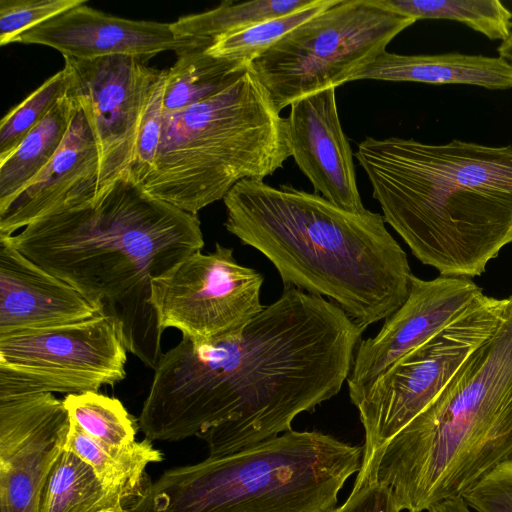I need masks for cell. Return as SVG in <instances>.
<instances>
[{
	"label": "cell",
	"mask_w": 512,
	"mask_h": 512,
	"mask_svg": "<svg viewBox=\"0 0 512 512\" xmlns=\"http://www.w3.org/2000/svg\"><path fill=\"white\" fill-rule=\"evenodd\" d=\"M363 331L330 300L284 286L239 334L213 343L182 336L163 352L139 428L151 441L197 436L209 457L288 432L340 392Z\"/></svg>",
	"instance_id": "1"
},
{
	"label": "cell",
	"mask_w": 512,
	"mask_h": 512,
	"mask_svg": "<svg viewBox=\"0 0 512 512\" xmlns=\"http://www.w3.org/2000/svg\"><path fill=\"white\" fill-rule=\"evenodd\" d=\"M10 238L31 261L103 305L128 352L155 369L163 352L151 283L204 246L197 215L148 194L127 173L93 202Z\"/></svg>",
	"instance_id": "2"
},
{
	"label": "cell",
	"mask_w": 512,
	"mask_h": 512,
	"mask_svg": "<svg viewBox=\"0 0 512 512\" xmlns=\"http://www.w3.org/2000/svg\"><path fill=\"white\" fill-rule=\"evenodd\" d=\"M356 159L385 223L442 276H480L512 243V145L366 137Z\"/></svg>",
	"instance_id": "3"
},
{
	"label": "cell",
	"mask_w": 512,
	"mask_h": 512,
	"mask_svg": "<svg viewBox=\"0 0 512 512\" xmlns=\"http://www.w3.org/2000/svg\"><path fill=\"white\" fill-rule=\"evenodd\" d=\"M223 201L226 230L261 252L284 286L327 297L362 329L407 299L413 274L383 215L255 179L237 183Z\"/></svg>",
	"instance_id": "4"
},
{
	"label": "cell",
	"mask_w": 512,
	"mask_h": 512,
	"mask_svg": "<svg viewBox=\"0 0 512 512\" xmlns=\"http://www.w3.org/2000/svg\"><path fill=\"white\" fill-rule=\"evenodd\" d=\"M512 458V295L491 335L438 396L362 467L353 486L387 487L400 511L464 494Z\"/></svg>",
	"instance_id": "5"
},
{
	"label": "cell",
	"mask_w": 512,
	"mask_h": 512,
	"mask_svg": "<svg viewBox=\"0 0 512 512\" xmlns=\"http://www.w3.org/2000/svg\"><path fill=\"white\" fill-rule=\"evenodd\" d=\"M363 447L290 430L236 453L164 472L128 512H327L359 472Z\"/></svg>",
	"instance_id": "6"
},
{
	"label": "cell",
	"mask_w": 512,
	"mask_h": 512,
	"mask_svg": "<svg viewBox=\"0 0 512 512\" xmlns=\"http://www.w3.org/2000/svg\"><path fill=\"white\" fill-rule=\"evenodd\" d=\"M291 156L286 118L249 68L219 94L163 112L151 196L197 215L244 179L261 180Z\"/></svg>",
	"instance_id": "7"
},
{
	"label": "cell",
	"mask_w": 512,
	"mask_h": 512,
	"mask_svg": "<svg viewBox=\"0 0 512 512\" xmlns=\"http://www.w3.org/2000/svg\"><path fill=\"white\" fill-rule=\"evenodd\" d=\"M415 22L376 0H335L286 33L250 68L281 111L349 82Z\"/></svg>",
	"instance_id": "8"
},
{
	"label": "cell",
	"mask_w": 512,
	"mask_h": 512,
	"mask_svg": "<svg viewBox=\"0 0 512 512\" xmlns=\"http://www.w3.org/2000/svg\"><path fill=\"white\" fill-rule=\"evenodd\" d=\"M504 303L505 298L482 293L351 401L364 428L361 468L438 396L470 354L491 335Z\"/></svg>",
	"instance_id": "9"
},
{
	"label": "cell",
	"mask_w": 512,
	"mask_h": 512,
	"mask_svg": "<svg viewBox=\"0 0 512 512\" xmlns=\"http://www.w3.org/2000/svg\"><path fill=\"white\" fill-rule=\"evenodd\" d=\"M123 327L102 312L86 320L0 334V398L77 394L126 376Z\"/></svg>",
	"instance_id": "10"
},
{
	"label": "cell",
	"mask_w": 512,
	"mask_h": 512,
	"mask_svg": "<svg viewBox=\"0 0 512 512\" xmlns=\"http://www.w3.org/2000/svg\"><path fill=\"white\" fill-rule=\"evenodd\" d=\"M263 281L216 243L213 252L197 251L153 279L150 303L162 332L175 328L194 343H213L239 334L263 311Z\"/></svg>",
	"instance_id": "11"
},
{
	"label": "cell",
	"mask_w": 512,
	"mask_h": 512,
	"mask_svg": "<svg viewBox=\"0 0 512 512\" xmlns=\"http://www.w3.org/2000/svg\"><path fill=\"white\" fill-rule=\"evenodd\" d=\"M64 61L67 92L84 112L99 152L97 198L129 170L140 122L161 70L148 66L144 58L126 55Z\"/></svg>",
	"instance_id": "12"
},
{
	"label": "cell",
	"mask_w": 512,
	"mask_h": 512,
	"mask_svg": "<svg viewBox=\"0 0 512 512\" xmlns=\"http://www.w3.org/2000/svg\"><path fill=\"white\" fill-rule=\"evenodd\" d=\"M70 428L53 393L0 398V512H38Z\"/></svg>",
	"instance_id": "13"
},
{
	"label": "cell",
	"mask_w": 512,
	"mask_h": 512,
	"mask_svg": "<svg viewBox=\"0 0 512 512\" xmlns=\"http://www.w3.org/2000/svg\"><path fill=\"white\" fill-rule=\"evenodd\" d=\"M482 289L471 278H411L409 295L380 331L359 343L347 378L354 400L392 364L415 349L464 311Z\"/></svg>",
	"instance_id": "14"
},
{
	"label": "cell",
	"mask_w": 512,
	"mask_h": 512,
	"mask_svg": "<svg viewBox=\"0 0 512 512\" xmlns=\"http://www.w3.org/2000/svg\"><path fill=\"white\" fill-rule=\"evenodd\" d=\"M86 3L22 33L13 43L48 46L64 57L80 60L113 55L149 60L164 51L177 54L211 46L202 40L176 35L170 23L121 18L95 10Z\"/></svg>",
	"instance_id": "15"
},
{
	"label": "cell",
	"mask_w": 512,
	"mask_h": 512,
	"mask_svg": "<svg viewBox=\"0 0 512 512\" xmlns=\"http://www.w3.org/2000/svg\"><path fill=\"white\" fill-rule=\"evenodd\" d=\"M286 134L291 156L317 194L349 212L366 210L338 115L335 89L293 102L286 118Z\"/></svg>",
	"instance_id": "16"
},
{
	"label": "cell",
	"mask_w": 512,
	"mask_h": 512,
	"mask_svg": "<svg viewBox=\"0 0 512 512\" xmlns=\"http://www.w3.org/2000/svg\"><path fill=\"white\" fill-rule=\"evenodd\" d=\"M98 176V148L87 118L78 105L56 155L0 211V236H12L37 220L93 202Z\"/></svg>",
	"instance_id": "17"
},
{
	"label": "cell",
	"mask_w": 512,
	"mask_h": 512,
	"mask_svg": "<svg viewBox=\"0 0 512 512\" xmlns=\"http://www.w3.org/2000/svg\"><path fill=\"white\" fill-rule=\"evenodd\" d=\"M103 305L52 275L0 236V334L72 324Z\"/></svg>",
	"instance_id": "18"
},
{
	"label": "cell",
	"mask_w": 512,
	"mask_h": 512,
	"mask_svg": "<svg viewBox=\"0 0 512 512\" xmlns=\"http://www.w3.org/2000/svg\"><path fill=\"white\" fill-rule=\"evenodd\" d=\"M382 80L427 84H463L491 90L512 88V68L499 56L450 52L401 55L387 51L356 73L350 81Z\"/></svg>",
	"instance_id": "19"
},
{
	"label": "cell",
	"mask_w": 512,
	"mask_h": 512,
	"mask_svg": "<svg viewBox=\"0 0 512 512\" xmlns=\"http://www.w3.org/2000/svg\"><path fill=\"white\" fill-rule=\"evenodd\" d=\"M65 449L88 463L106 486L130 502L148 484L145 483L147 466L163 460L162 452L147 438L127 446H110L87 435L72 419Z\"/></svg>",
	"instance_id": "20"
},
{
	"label": "cell",
	"mask_w": 512,
	"mask_h": 512,
	"mask_svg": "<svg viewBox=\"0 0 512 512\" xmlns=\"http://www.w3.org/2000/svg\"><path fill=\"white\" fill-rule=\"evenodd\" d=\"M78 108L67 92L47 116L0 161V211L49 164L61 147Z\"/></svg>",
	"instance_id": "21"
},
{
	"label": "cell",
	"mask_w": 512,
	"mask_h": 512,
	"mask_svg": "<svg viewBox=\"0 0 512 512\" xmlns=\"http://www.w3.org/2000/svg\"><path fill=\"white\" fill-rule=\"evenodd\" d=\"M125 502L88 463L65 449L43 488L38 512H128Z\"/></svg>",
	"instance_id": "22"
},
{
	"label": "cell",
	"mask_w": 512,
	"mask_h": 512,
	"mask_svg": "<svg viewBox=\"0 0 512 512\" xmlns=\"http://www.w3.org/2000/svg\"><path fill=\"white\" fill-rule=\"evenodd\" d=\"M198 47L177 53L167 70L163 112L177 111L219 94L238 80L250 65L218 58Z\"/></svg>",
	"instance_id": "23"
},
{
	"label": "cell",
	"mask_w": 512,
	"mask_h": 512,
	"mask_svg": "<svg viewBox=\"0 0 512 512\" xmlns=\"http://www.w3.org/2000/svg\"><path fill=\"white\" fill-rule=\"evenodd\" d=\"M314 0L223 1L214 9L186 15L170 23L173 32L185 38L210 43L258 22L302 9Z\"/></svg>",
	"instance_id": "24"
},
{
	"label": "cell",
	"mask_w": 512,
	"mask_h": 512,
	"mask_svg": "<svg viewBox=\"0 0 512 512\" xmlns=\"http://www.w3.org/2000/svg\"><path fill=\"white\" fill-rule=\"evenodd\" d=\"M391 11L413 18L460 22L490 40L504 41L512 29V12L499 0H376Z\"/></svg>",
	"instance_id": "25"
},
{
	"label": "cell",
	"mask_w": 512,
	"mask_h": 512,
	"mask_svg": "<svg viewBox=\"0 0 512 512\" xmlns=\"http://www.w3.org/2000/svg\"><path fill=\"white\" fill-rule=\"evenodd\" d=\"M62 401L69 418L93 439L117 447L135 442L138 421L117 398L87 391L68 394Z\"/></svg>",
	"instance_id": "26"
},
{
	"label": "cell",
	"mask_w": 512,
	"mask_h": 512,
	"mask_svg": "<svg viewBox=\"0 0 512 512\" xmlns=\"http://www.w3.org/2000/svg\"><path fill=\"white\" fill-rule=\"evenodd\" d=\"M334 1L314 0L310 5L295 12L264 20L233 34L220 37L206 51L218 58L251 65L286 33L320 13Z\"/></svg>",
	"instance_id": "27"
},
{
	"label": "cell",
	"mask_w": 512,
	"mask_h": 512,
	"mask_svg": "<svg viewBox=\"0 0 512 512\" xmlns=\"http://www.w3.org/2000/svg\"><path fill=\"white\" fill-rule=\"evenodd\" d=\"M68 86V74L63 67L3 117L0 124V161L11 154L47 116L66 95Z\"/></svg>",
	"instance_id": "28"
},
{
	"label": "cell",
	"mask_w": 512,
	"mask_h": 512,
	"mask_svg": "<svg viewBox=\"0 0 512 512\" xmlns=\"http://www.w3.org/2000/svg\"><path fill=\"white\" fill-rule=\"evenodd\" d=\"M167 70H161L147 101L137 135L133 162L127 175L142 185L154 169L161 136Z\"/></svg>",
	"instance_id": "29"
},
{
	"label": "cell",
	"mask_w": 512,
	"mask_h": 512,
	"mask_svg": "<svg viewBox=\"0 0 512 512\" xmlns=\"http://www.w3.org/2000/svg\"><path fill=\"white\" fill-rule=\"evenodd\" d=\"M86 2V0H1L0 44L4 46L13 43L22 33Z\"/></svg>",
	"instance_id": "30"
},
{
	"label": "cell",
	"mask_w": 512,
	"mask_h": 512,
	"mask_svg": "<svg viewBox=\"0 0 512 512\" xmlns=\"http://www.w3.org/2000/svg\"><path fill=\"white\" fill-rule=\"evenodd\" d=\"M463 499L477 512H512V458L498 464Z\"/></svg>",
	"instance_id": "31"
},
{
	"label": "cell",
	"mask_w": 512,
	"mask_h": 512,
	"mask_svg": "<svg viewBox=\"0 0 512 512\" xmlns=\"http://www.w3.org/2000/svg\"><path fill=\"white\" fill-rule=\"evenodd\" d=\"M327 512H401L391 491L374 481L353 486L347 500Z\"/></svg>",
	"instance_id": "32"
},
{
	"label": "cell",
	"mask_w": 512,
	"mask_h": 512,
	"mask_svg": "<svg viewBox=\"0 0 512 512\" xmlns=\"http://www.w3.org/2000/svg\"><path fill=\"white\" fill-rule=\"evenodd\" d=\"M428 512H471L470 507L461 498L442 501L430 507Z\"/></svg>",
	"instance_id": "33"
},
{
	"label": "cell",
	"mask_w": 512,
	"mask_h": 512,
	"mask_svg": "<svg viewBox=\"0 0 512 512\" xmlns=\"http://www.w3.org/2000/svg\"><path fill=\"white\" fill-rule=\"evenodd\" d=\"M498 56L506 61L512 68V29L508 38L501 42L497 48Z\"/></svg>",
	"instance_id": "34"
}]
</instances>
